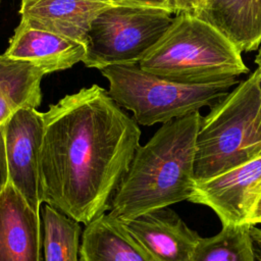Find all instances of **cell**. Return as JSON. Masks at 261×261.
<instances>
[{
  "mask_svg": "<svg viewBox=\"0 0 261 261\" xmlns=\"http://www.w3.org/2000/svg\"><path fill=\"white\" fill-rule=\"evenodd\" d=\"M80 261H154L149 252L111 213L86 225L82 233Z\"/></svg>",
  "mask_w": 261,
  "mask_h": 261,
  "instance_id": "cell-14",
  "label": "cell"
},
{
  "mask_svg": "<svg viewBox=\"0 0 261 261\" xmlns=\"http://www.w3.org/2000/svg\"><path fill=\"white\" fill-rule=\"evenodd\" d=\"M169 7L173 14L189 12L191 8V0H169Z\"/></svg>",
  "mask_w": 261,
  "mask_h": 261,
  "instance_id": "cell-20",
  "label": "cell"
},
{
  "mask_svg": "<svg viewBox=\"0 0 261 261\" xmlns=\"http://www.w3.org/2000/svg\"><path fill=\"white\" fill-rule=\"evenodd\" d=\"M261 195V156L205 180L196 181L188 201L211 208L222 225L248 224Z\"/></svg>",
  "mask_w": 261,
  "mask_h": 261,
  "instance_id": "cell-8",
  "label": "cell"
},
{
  "mask_svg": "<svg viewBox=\"0 0 261 261\" xmlns=\"http://www.w3.org/2000/svg\"><path fill=\"white\" fill-rule=\"evenodd\" d=\"M9 184V170L6 158L3 122L0 124V195Z\"/></svg>",
  "mask_w": 261,
  "mask_h": 261,
  "instance_id": "cell-18",
  "label": "cell"
},
{
  "mask_svg": "<svg viewBox=\"0 0 261 261\" xmlns=\"http://www.w3.org/2000/svg\"><path fill=\"white\" fill-rule=\"evenodd\" d=\"M261 223V195L258 198V201L253 209L251 216L248 219V224L255 225Z\"/></svg>",
  "mask_w": 261,
  "mask_h": 261,
  "instance_id": "cell-21",
  "label": "cell"
},
{
  "mask_svg": "<svg viewBox=\"0 0 261 261\" xmlns=\"http://www.w3.org/2000/svg\"><path fill=\"white\" fill-rule=\"evenodd\" d=\"M107 1L111 3L113 6L155 7V8L167 9L171 12L169 7V0H107Z\"/></svg>",
  "mask_w": 261,
  "mask_h": 261,
  "instance_id": "cell-19",
  "label": "cell"
},
{
  "mask_svg": "<svg viewBox=\"0 0 261 261\" xmlns=\"http://www.w3.org/2000/svg\"><path fill=\"white\" fill-rule=\"evenodd\" d=\"M203 116L199 111L162 123L140 146L110 212L120 221L189 200L196 184V140Z\"/></svg>",
  "mask_w": 261,
  "mask_h": 261,
  "instance_id": "cell-2",
  "label": "cell"
},
{
  "mask_svg": "<svg viewBox=\"0 0 261 261\" xmlns=\"http://www.w3.org/2000/svg\"><path fill=\"white\" fill-rule=\"evenodd\" d=\"M260 112L261 74L256 68L203 116L196 140V181L261 156Z\"/></svg>",
  "mask_w": 261,
  "mask_h": 261,
  "instance_id": "cell-4",
  "label": "cell"
},
{
  "mask_svg": "<svg viewBox=\"0 0 261 261\" xmlns=\"http://www.w3.org/2000/svg\"><path fill=\"white\" fill-rule=\"evenodd\" d=\"M3 54L13 60L30 62L48 74L70 68L80 61L83 62L86 46L57 34L34 28L20 19Z\"/></svg>",
  "mask_w": 261,
  "mask_h": 261,
  "instance_id": "cell-12",
  "label": "cell"
},
{
  "mask_svg": "<svg viewBox=\"0 0 261 261\" xmlns=\"http://www.w3.org/2000/svg\"><path fill=\"white\" fill-rule=\"evenodd\" d=\"M41 215L9 182L0 195V261H41Z\"/></svg>",
  "mask_w": 261,
  "mask_h": 261,
  "instance_id": "cell-10",
  "label": "cell"
},
{
  "mask_svg": "<svg viewBox=\"0 0 261 261\" xmlns=\"http://www.w3.org/2000/svg\"><path fill=\"white\" fill-rule=\"evenodd\" d=\"M139 65L162 79L190 85L238 79L249 72L241 52L226 37L188 12L175 14Z\"/></svg>",
  "mask_w": 261,
  "mask_h": 261,
  "instance_id": "cell-3",
  "label": "cell"
},
{
  "mask_svg": "<svg viewBox=\"0 0 261 261\" xmlns=\"http://www.w3.org/2000/svg\"><path fill=\"white\" fill-rule=\"evenodd\" d=\"M252 226L222 225L215 236L199 240L190 261H258Z\"/></svg>",
  "mask_w": 261,
  "mask_h": 261,
  "instance_id": "cell-16",
  "label": "cell"
},
{
  "mask_svg": "<svg viewBox=\"0 0 261 261\" xmlns=\"http://www.w3.org/2000/svg\"><path fill=\"white\" fill-rule=\"evenodd\" d=\"M163 8L111 6L92 22L83 63L101 69L134 64L147 54L166 32L173 17Z\"/></svg>",
  "mask_w": 261,
  "mask_h": 261,
  "instance_id": "cell-6",
  "label": "cell"
},
{
  "mask_svg": "<svg viewBox=\"0 0 261 261\" xmlns=\"http://www.w3.org/2000/svg\"><path fill=\"white\" fill-rule=\"evenodd\" d=\"M255 63L257 64V69L259 70L260 74H261V47L258 51V54L256 55L255 58ZM259 127H260V132H261V112H260V123H259Z\"/></svg>",
  "mask_w": 261,
  "mask_h": 261,
  "instance_id": "cell-22",
  "label": "cell"
},
{
  "mask_svg": "<svg viewBox=\"0 0 261 261\" xmlns=\"http://www.w3.org/2000/svg\"><path fill=\"white\" fill-rule=\"evenodd\" d=\"M0 4H1V0H0Z\"/></svg>",
  "mask_w": 261,
  "mask_h": 261,
  "instance_id": "cell-24",
  "label": "cell"
},
{
  "mask_svg": "<svg viewBox=\"0 0 261 261\" xmlns=\"http://www.w3.org/2000/svg\"><path fill=\"white\" fill-rule=\"evenodd\" d=\"M188 13L216 29L241 53L261 44V0H191Z\"/></svg>",
  "mask_w": 261,
  "mask_h": 261,
  "instance_id": "cell-13",
  "label": "cell"
},
{
  "mask_svg": "<svg viewBox=\"0 0 261 261\" xmlns=\"http://www.w3.org/2000/svg\"><path fill=\"white\" fill-rule=\"evenodd\" d=\"M40 215L44 261H80V222L46 203L41 205Z\"/></svg>",
  "mask_w": 261,
  "mask_h": 261,
  "instance_id": "cell-17",
  "label": "cell"
},
{
  "mask_svg": "<svg viewBox=\"0 0 261 261\" xmlns=\"http://www.w3.org/2000/svg\"><path fill=\"white\" fill-rule=\"evenodd\" d=\"M109 82V95L134 114L138 124L150 126L213 106L240 82L231 79L211 84L190 85L145 71L139 65L115 64L100 69Z\"/></svg>",
  "mask_w": 261,
  "mask_h": 261,
  "instance_id": "cell-5",
  "label": "cell"
},
{
  "mask_svg": "<svg viewBox=\"0 0 261 261\" xmlns=\"http://www.w3.org/2000/svg\"><path fill=\"white\" fill-rule=\"evenodd\" d=\"M122 223L154 261H190L201 239L168 207L145 212Z\"/></svg>",
  "mask_w": 261,
  "mask_h": 261,
  "instance_id": "cell-9",
  "label": "cell"
},
{
  "mask_svg": "<svg viewBox=\"0 0 261 261\" xmlns=\"http://www.w3.org/2000/svg\"><path fill=\"white\" fill-rule=\"evenodd\" d=\"M113 6L107 0H21L20 19L86 46L93 20Z\"/></svg>",
  "mask_w": 261,
  "mask_h": 261,
  "instance_id": "cell-11",
  "label": "cell"
},
{
  "mask_svg": "<svg viewBox=\"0 0 261 261\" xmlns=\"http://www.w3.org/2000/svg\"><path fill=\"white\" fill-rule=\"evenodd\" d=\"M3 129L9 182L40 213L39 156L44 134L43 112L34 107H21L3 122Z\"/></svg>",
  "mask_w": 261,
  "mask_h": 261,
  "instance_id": "cell-7",
  "label": "cell"
},
{
  "mask_svg": "<svg viewBox=\"0 0 261 261\" xmlns=\"http://www.w3.org/2000/svg\"><path fill=\"white\" fill-rule=\"evenodd\" d=\"M45 74L30 62L0 54V124L21 107L40 106L41 81Z\"/></svg>",
  "mask_w": 261,
  "mask_h": 261,
  "instance_id": "cell-15",
  "label": "cell"
},
{
  "mask_svg": "<svg viewBox=\"0 0 261 261\" xmlns=\"http://www.w3.org/2000/svg\"><path fill=\"white\" fill-rule=\"evenodd\" d=\"M43 115L42 204L87 225L110 210L141 146V129L98 85L64 96Z\"/></svg>",
  "mask_w": 261,
  "mask_h": 261,
  "instance_id": "cell-1",
  "label": "cell"
},
{
  "mask_svg": "<svg viewBox=\"0 0 261 261\" xmlns=\"http://www.w3.org/2000/svg\"><path fill=\"white\" fill-rule=\"evenodd\" d=\"M252 231H253L254 239H255L259 244H261V230L255 228L254 225H253V226H252ZM260 261H261V258H260Z\"/></svg>",
  "mask_w": 261,
  "mask_h": 261,
  "instance_id": "cell-23",
  "label": "cell"
}]
</instances>
